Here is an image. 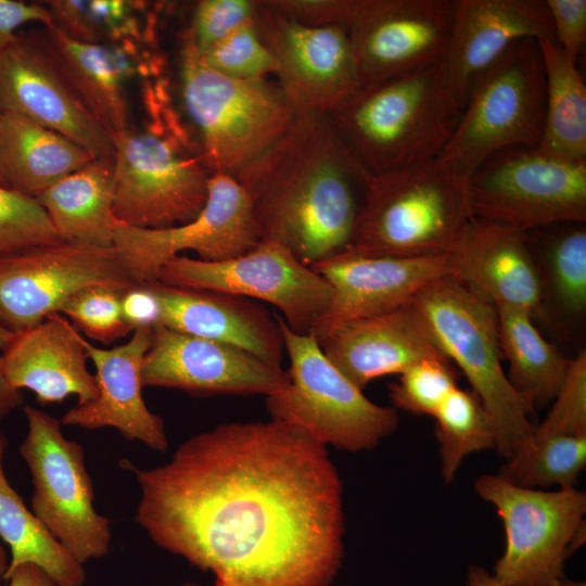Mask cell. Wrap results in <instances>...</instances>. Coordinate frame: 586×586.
<instances>
[{
    "mask_svg": "<svg viewBox=\"0 0 586 586\" xmlns=\"http://www.w3.org/2000/svg\"><path fill=\"white\" fill-rule=\"evenodd\" d=\"M139 282L114 246L56 241L0 255V326L12 333L60 313L90 286L125 291Z\"/></svg>",
    "mask_w": 586,
    "mask_h": 586,
    "instance_id": "14",
    "label": "cell"
},
{
    "mask_svg": "<svg viewBox=\"0 0 586 586\" xmlns=\"http://www.w3.org/2000/svg\"><path fill=\"white\" fill-rule=\"evenodd\" d=\"M2 579L9 582L8 586H58L42 569L31 563L18 565Z\"/></svg>",
    "mask_w": 586,
    "mask_h": 586,
    "instance_id": "47",
    "label": "cell"
},
{
    "mask_svg": "<svg viewBox=\"0 0 586 586\" xmlns=\"http://www.w3.org/2000/svg\"><path fill=\"white\" fill-rule=\"evenodd\" d=\"M454 13L455 0H364L348 30L361 86L442 63Z\"/></svg>",
    "mask_w": 586,
    "mask_h": 586,
    "instance_id": "17",
    "label": "cell"
},
{
    "mask_svg": "<svg viewBox=\"0 0 586 586\" xmlns=\"http://www.w3.org/2000/svg\"><path fill=\"white\" fill-rule=\"evenodd\" d=\"M122 313L131 331L161 326L162 309L151 282L136 284L120 293Z\"/></svg>",
    "mask_w": 586,
    "mask_h": 586,
    "instance_id": "45",
    "label": "cell"
},
{
    "mask_svg": "<svg viewBox=\"0 0 586 586\" xmlns=\"http://www.w3.org/2000/svg\"><path fill=\"white\" fill-rule=\"evenodd\" d=\"M575 222L555 235L548 246V265L556 298L569 313L586 308V230Z\"/></svg>",
    "mask_w": 586,
    "mask_h": 586,
    "instance_id": "37",
    "label": "cell"
},
{
    "mask_svg": "<svg viewBox=\"0 0 586 586\" xmlns=\"http://www.w3.org/2000/svg\"><path fill=\"white\" fill-rule=\"evenodd\" d=\"M23 411L27 434L18 450L33 479V513L80 564L104 557L111 521L94 509L82 446L67 440L48 412L28 405Z\"/></svg>",
    "mask_w": 586,
    "mask_h": 586,
    "instance_id": "11",
    "label": "cell"
},
{
    "mask_svg": "<svg viewBox=\"0 0 586 586\" xmlns=\"http://www.w3.org/2000/svg\"><path fill=\"white\" fill-rule=\"evenodd\" d=\"M151 283L161 304V326L229 344L281 366L284 343L278 319L256 301L157 280Z\"/></svg>",
    "mask_w": 586,
    "mask_h": 586,
    "instance_id": "26",
    "label": "cell"
},
{
    "mask_svg": "<svg viewBox=\"0 0 586 586\" xmlns=\"http://www.w3.org/2000/svg\"><path fill=\"white\" fill-rule=\"evenodd\" d=\"M546 77L545 120L536 146L570 161H586V86L556 42L537 40Z\"/></svg>",
    "mask_w": 586,
    "mask_h": 586,
    "instance_id": "31",
    "label": "cell"
},
{
    "mask_svg": "<svg viewBox=\"0 0 586 586\" xmlns=\"http://www.w3.org/2000/svg\"><path fill=\"white\" fill-rule=\"evenodd\" d=\"M9 555L5 545L0 540V578L3 577L9 566Z\"/></svg>",
    "mask_w": 586,
    "mask_h": 586,
    "instance_id": "50",
    "label": "cell"
},
{
    "mask_svg": "<svg viewBox=\"0 0 586 586\" xmlns=\"http://www.w3.org/2000/svg\"><path fill=\"white\" fill-rule=\"evenodd\" d=\"M545 104L546 77L538 41H517L473 80L458 125L438 157L471 178L501 150L536 148Z\"/></svg>",
    "mask_w": 586,
    "mask_h": 586,
    "instance_id": "8",
    "label": "cell"
},
{
    "mask_svg": "<svg viewBox=\"0 0 586 586\" xmlns=\"http://www.w3.org/2000/svg\"><path fill=\"white\" fill-rule=\"evenodd\" d=\"M433 418L440 444L442 474L454 479L463 458L483 449H496L493 421L473 391L454 388L440 405Z\"/></svg>",
    "mask_w": 586,
    "mask_h": 586,
    "instance_id": "34",
    "label": "cell"
},
{
    "mask_svg": "<svg viewBox=\"0 0 586 586\" xmlns=\"http://www.w3.org/2000/svg\"><path fill=\"white\" fill-rule=\"evenodd\" d=\"M474 488L502 520L506 548L494 568L500 586H584L565 578L563 562L581 533L586 496L575 487L555 492L519 486L499 474Z\"/></svg>",
    "mask_w": 586,
    "mask_h": 586,
    "instance_id": "10",
    "label": "cell"
},
{
    "mask_svg": "<svg viewBox=\"0 0 586 586\" xmlns=\"http://www.w3.org/2000/svg\"><path fill=\"white\" fill-rule=\"evenodd\" d=\"M555 403L532 436L586 435V353L570 359Z\"/></svg>",
    "mask_w": 586,
    "mask_h": 586,
    "instance_id": "41",
    "label": "cell"
},
{
    "mask_svg": "<svg viewBox=\"0 0 586 586\" xmlns=\"http://www.w3.org/2000/svg\"><path fill=\"white\" fill-rule=\"evenodd\" d=\"M469 181L440 157L369 175L346 250L385 257L453 254L474 218Z\"/></svg>",
    "mask_w": 586,
    "mask_h": 586,
    "instance_id": "4",
    "label": "cell"
},
{
    "mask_svg": "<svg viewBox=\"0 0 586 586\" xmlns=\"http://www.w3.org/2000/svg\"><path fill=\"white\" fill-rule=\"evenodd\" d=\"M319 345L360 390L377 378L400 374L422 359L445 356L412 303L343 323L321 339Z\"/></svg>",
    "mask_w": 586,
    "mask_h": 586,
    "instance_id": "27",
    "label": "cell"
},
{
    "mask_svg": "<svg viewBox=\"0 0 586 586\" xmlns=\"http://www.w3.org/2000/svg\"><path fill=\"white\" fill-rule=\"evenodd\" d=\"M457 279L497 306L543 311V279L528 232L473 218L451 254Z\"/></svg>",
    "mask_w": 586,
    "mask_h": 586,
    "instance_id": "25",
    "label": "cell"
},
{
    "mask_svg": "<svg viewBox=\"0 0 586 586\" xmlns=\"http://www.w3.org/2000/svg\"><path fill=\"white\" fill-rule=\"evenodd\" d=\"M52 25L74 41L105 44L154 34L148 2L137 0H51L43 2Z\"/></svg>",
    "mask_w": 586,
    "mask_h": 586,
    "instance_id": "33",
    "label": "cell"
},
{
    "mask_svg": "<svg viewBox=\"0 0 586 586\" xmlns=\"http://www.w3.org/2000/svg\"><path fill=\"white\" fill-rule=\"evenodd\" d=\"M0 109L71 139L114 162L112 135L84 105L34 30L18 31L0 53Z\"/></svg>",
    "mask_w": 586,
    "mask_h": 586,
    "instance_id": "18",
    "label": "cell"
},
{
    "mask_svg": "<svg viewBox=\"0 0 586 586\" xmlns=\"http://www.w3.org/2000/svg\"><path fill=\"white\" fill-rule=\"evenodd\" d=\"M256 1L201 0L196 3L189 27L192 41L203 54L235 29L255 20Z\"/></svg>",
    "mask_w": 586,
    "mask_h": 586,
    "instance_id": "42",
    "label": "cell"
},
{
    "mask_svg": "<svg viewBox=\"0 0 586 586\" xmlns=\"http://www.w3.org/2000/svg\"><path fill=\"white\" fill-rule=\"evenodd\" d=\"M22 404L21 391L11 387L4 378L0 355V419L22 406Z\"/></svg>",
    "mask_w": 586,
    "mask_h": 586,
    "instance_id": "48",
    "label": "cell"
},
{
    "mask_svg": "<svg viewBox=\"0 0 586 586\" xmlns=\"http://www.w3.org/2000/svg\"><path fill=\"white\" fill-rule=\"evenodd\" d=\"M31 22L42 26L52 25L50 12L43 2L0 0V53L15 40L18 28Z\"/></svg>",
    "mask_w": 586,
    "mask_h": 586,
    "instance_id": "46",
    "label": "cell"
},
{
    "mask_svg": "<svg viewBox=\"0 0 586 586\" xmlns=\"http://www.w3.org/2000/svg\"><path fill=\"white\" fill-rule=\"evenodd\" d=\"M139 484L135 520L214 586H329L344 555L343 488L327 446L270 419L184 441Z\"/></svg>",
    "mask_w": 586,
    "mask_h": 586,
    "instance_id": "1",
    "label": "cell"
},
{
    "mask_svg": "<svg viewBox=\"0 0 586 586\" xmlns=\"http://www.w3.org/2000/svg\"><path fill=\"white\" fill-rule=\"evenodd\" d=\"M114 192L113 161L94 158L35 199L61 240L111 247L117 224Z\"/></svg>",
    "mask_w": 586,
    "mask_h": 586,
    "instance_id": "29",
    "label": "cell"
},
{
    "mask_svg": "<svg viewBox=\"0 0 586 586\" xmlns=\"http://www.w3.org/2000/svg\"><path fill=\"white\" fill-rule=\"evenodd\" d=\"M7 448L8 440L0 432V540L10 550L4 575L18 565L31 563L42 569L58 586H84V565L46 530L9 483L2 466Z\"/></svg>",
    "mask_w": 586,
    "mask_h": 586,
    "instance_id": "30",
    "label": "cell"
},
{
    "mask_svg": "<svg viewBox=\"0 0 586 586\" xmlns=\"http://www.w3.org/2000/svg\"><path fill=\"white\" fill-rule=\"evenodd\" d=\"M290 384L266 396L270 419L296 425L324 446L341 450L372 449L397 426L395 408L368 399L323 354L310 332L292 331L281 316Z\"/></svg>",
    "mask_w": 586,
    "mask_h": 586,
    "instance_id": "9",
    "label": "cell"
},
{
    "mask_svg": "<svg viewBox=\"0 0 586 586\" xmlns=\"http://www.w3.org/2000/svg\"><path fill=\"white\" fill-rule=\"evenodd\" d=\"M183 586H199V585L191 584V583H187V584H184Z\"/></svg>",
    "mask_w": 586,
    "mask_h": 586,
    "instance_id": "53",
    "label": "cell"
},
{
    "mask_svg": "<svg viewBox=\"0 0 586 586\" xmlns=\"http://www.w3.org/2000/svg\"><path fill=\"white\" fill-rule=\"evenodd\" d=\"M142 383L194 395L269 396L286 388L290 377L242 348L158 326L144 356Z\"/></svg>",
    "mask_w": 586,
    "mask_h": 586,
    "instance_id": "19",
    "label": "cell"
},
{
    "mask_svg": "<svg viewBox=\"0 0 586 586\" xmlns=\"http://www.w3.org/2000/svg\"><path fill=\"white\" fill-rule=\"evenodd\" d=\"M180 82L209 174L235 177L293 125L297 114L279 86L226 76L201 59L189 30L182 37Z\"/></svg>",
    "mask_w": 586,
    "mask_h": 586,
    "instance_id": "7",
    "label": "cell"
},
{
    "mask_svg": "<svg viewBox=\"0 0 586 586\" xmlns=\"http://www.w3.org/2000/svg\"><path fill=\"white\" fill-rule=\"evenodd\" d=\"M499 346L509 362L507 377L534 407L555 398L566 375V359L538 332L533 317L513 306H497Z\"/></svg>",
    "mask_w": 586,
    "mask_h": 586,
    "instance_id": "32",
    "label": "cell"
},
{
    "mask_svg": "<svg viewBox=\"0 0 586 586\" xmlns=\"http://www.w3.org/2000/svg\"><path fill=\"white\" fill-rule=\"evenodd\" d=\"M412 304L437 347L471 383L493 421L496 450L509 459L532 437L534 405L504 373L496 307L454 276L431 282Z\"/></svg>",
    "mask_w": 586,
    "mask_h": 586,
    "instance_id": "6",
    "label": "cell"
},
{
    "mask_svg": "<svg viewBox=\"0 0 586 586\" xmlns=\"http://www.w3.org/2000/svg\"><path fill=\"white\" fill-rule=\"evenodd\" d=\"M85 340L60 313L13 333L0 354L7 382L17 391L34 392L41 405L62 403L73 394L77 405L93 400L98 385L87 368Z\"/></svg>",
    "mask_w": 586,
    "mask_h": 586,
    "instance_id": "24",
    "label": "cell"
},
{
    "mask_svg": "<svg viewBox=\"0 0 586 586\" xmlns=\"http://www.w3.org/2000/svg\"><path fill=\"white\" fill-rule=\"evenodd\" d=\"M1 116H2V112H1V109H0V124H1ZM0 186H1V187H4V183H3V180H2L1 174H0ZM4 188H5V187H4Z\"/></svg>",
    "mask_w": 586,
    "mask_h": 586,
    "instance_id": "52",
    "label": "cell"
},
{
    "mask_svg": "<svg viewBox=\"0 0 586 586\" xmlns=\"http://www.w3.org/2000/svg\"><path fill=\"white\" fill-rule=\"evenodd\" d=\"M459 374L445 356L422 359L399 374L390 385V397L396 408L413 415L435 413L456 388Z\"/></svg>",
    "mask_w": 586,
    "mask_h": 586,
    "instance_id": "36",
    "label": "cell"
},
{
    "mask_svg": "<svg viewBox=\"0 0 586 586\" xmlns=\"http://www.w3.org/2000/svg\"><path fill=\"white\" fill-rule=\"evenodd\" d=\"M283 14L306 25L336 27L348 33L364 0H267Z\"/></svg>",
    "mask_w": 586,
    "mask_h": 586,
    "instance_id": "43",
    "label": "cell"
},
{
    "mask_svg": "<svg viewBox=\"0 0 586 586\" xmlns=\"http://www.w3.org/2000/svg\"><path fill=\"white\" fill-rule=\"evenodd\" d=\"M157 281L269 303L300 334L313 331L332 300V289L323 277L270 239H260L250 251L225 260L176 256L161 268Z\"/></svg>",
    "mask_w": 586,
    "mask_h": 586,
    "instance_id": "13",
    "label": "cell"
},
{
    "mask_svg": "<svg viewBox=\"0 0 586 586\" xmlns=\"http://www.w3.org/2000/svg\"><path fill=\"white\" fill-rule=\"evenodd\" d=\"M60 240L36 199L0 186V255Z\"/></svg>",
    "mask_w": 586,
    "mask_h": 586,
    "instance_id": "40",
    "label": "cell"
},
{
    "mask_svg": "<svg viewBox=\"0 0 586 586\" xmlns=\"http://www.w3.org/2000/svg\"><path fill=\"white\" fill-rule=\"evenodd\" d=\"M462 109L443 61L360 86L328 116L357 162L377 175L437 158Z\"/></svg>",
    "mask_w": 586,
    "mask_h": 586,
    "instance_id": "3",
    "label": "cell"
},
{
    "mask_svg": "<svg viewBox=\"0 0 586 586\" xmlns=\"http://www.w3.org/2000/svg\"><path fill=\"white\" fill-rule=\"evenodd\" d=\"M151 341L150 329L133 330L126 343L109 349L85 340L88 358L95 368L98 396L66 411L61 423L88 430L113 428L128 441L165 453L168 442L164 421L148 408L142 396V367Z\"/></svg>",
    "mask_w": 586,
    "mask_h": 586,
    "instance_id": "22",
    "label": "cell"
},
{
    "mask_svg": "<svg viewBox=\"0 0 586 586\" xmlns=\"http://www.w3.org/2000/svg\"><path fill=\"white\" fill-rule=\"evenodd\" d=\"M35 34L74 92L112 137L127 130L128 86L153 82L161 69L154 34L105 44L72 40L53 25Z\"/></svg>",
    "mask_w": 586,
    "mask_h": 586,
    "instance_id": "20",
    "label": "cell"
},
{
    "mask_svg": "<svg viewBox=\"0 0 586 586\" xmlns=\"http://www.w3.org/2000/svg\"><path fill=\"white\" fill-rule=\"evenodd\" d=\"M369 175L328 115L307 114L234 178L260 239L314 267L349 246Z\"/></svg>",
    "mask_w": 586,
    "mask_h": 586,
    "instance_id": "2",
    "label": "cell"
},
{
    "mask_svg": "<svg viewBox=\"0 0 586 586\" xmlns=\"http://www.w3.org/2000/svg\"><path fill=\"white\" fill-rule=\"evenodd\" d=\"M211 68L232 78L266 79L278 65L262 40L255 20L245 23L208 51L200 54Z\"/></svg>",
    "mask_w": 586,
    "mask_h": 586,
    "instance_id": "38",
    "label": "cell"
},
{
    "mask_svg": "<svg viewBox=\"0 0 586 586\" xmlns=\"http://www.w3.org/2000/svg\"><path fill=\"white\" fill-rule=\"evenodd\" d=\"M120 291L90 286L76 293L61 308L77 330L103 344H111L131 332L123 317Z\"/></svg>",
    "mask_w": 586,
    "mask_h": 586,
    "instance_id": "39",
    "label": "cell"
},
{
    "mask_svg": "<svg viewBox=\"0 0 586 586\" xmlns=\"http://www.w3.org/2000/svg\"><path fill=\"white\" fill-rule=\"evenodd\" d=\"M474 218L532 231L586 220V161L514 146L487 158L471 176Z\"/></svg>",
    "mask_w": 586,
    "mask_h": 586,
    "instance_id": "12",
    "label": "cell"
},
{
    "mask_svg": "<svg viewBox=\"0 0 586 586\" xmlns=\"http://www.w3.org/2000/svg\"><path fill=\"white\" fill-rule=\"evenodd\" d=\"M260 241L250 199L229 175L213 174L208 198L191 221L174 227L144 229L118 222L113 246L139 282L157 280L161 268L183 251H192L202 260L216 262L239 256Z\"/></svg>",
    "mask_w": 586,
    "mask_h": 586,
    "instance_id": "15",
    "label": "cell"
},
{
    "mask_svg": "<svg viewBox=\"0 0 586 586\" xmlns=\"http://www.w3.org/2000/svg\"><path fill=\"white\" fill-rule=\"evenodd\" d=\"M13 333L0 326V352H2L12 339Z\"/></svg>",
    "mask_w": 586,
    "mask_h": 586,
    "instance_id": "51",
    "label": "cell"
},
{
    "mask_svg": "<svg viewBox=\"0 0 586 586\" xmlns=\"http://www.w3.org/2000/svg\"><path fill=\"white\" fill-rule=\"evenodd\" d=\"M95 157L71 139L12 113L0 124V174L4 187L29 198Z\"/></svg>",
    "mask_w": 586,
    "mask_h": 586,
    "instance_id": "28",
    "label": "cell"
},
{
    "mask_svg": "<svg viewBox=\"0 0 586 586\" xmlns=\"http://www.w3.org/2000/svg\"><path fill=\"white\" fill-rule=\"evenodd\" d=\"M527 38L556 42L546 0H455L444 64L463 105L473 80Z\"/></svg>",
    "mask_w": 586,
    "mask_h": 586,
    "instance_id": "23",
    "label": "cell"
},
{
    "mask_svg": "<svg viewBox=\"0 0 586 586\" xmlns=\"http://www.w3.org/2000/svg\"><path fill=\"white\" fill-rule=\"evenodd\" d=\"M311 268L332 289L330 306L311 331L318 342L343 323L409 305L431 282L455 275L451 254L385 257L345 250Z\"/></svg>",
    "mask_w": 586,
    "mask_h": 586,
    "instance_id": "21",
    "label": "cell"
},
{
    "mask_svg": "<svg viewBox=\"0 0 586 586\" xmlns=\"http://www.w3.org/2000/svg\"><path fill=\"white\" fill-rule=\"evenodd\" d=\"M556 43L576 64L586 42V0H546Z\"/></svg>",
    "mask_w": 586,
    "mask_h": 586,
    "instance_id": "44",
    "label": "cell"
},
{
    "mask_svg": "<svg viewBox=\"0 0 586 586\" xmlns=\"http://www.w3.org/2000/svg\"><path fill=\"white\" fill-rule=\"evenodd\" d=\"M166 100V93L144 97V127L130 126L113 137V211L127 226L160 229L187 224L208 198L212 175L200 146L190 142Z\"/></svg>",
    "mask_w": 586,
    "mask_h": 586,
    "instance_id": "5",
    "label": "cell"
},
{
    "mask_svg": "<svg viewBox=\"0 0 586 586\" xmlns=\"http://www.w3.org/2000/svg\"><path fill=\"white\" fill-rule=\"evenodd\" d=\"M467 586H500L494 575L480 566L472 565L468 572Z\"/></svg>",
    "mask_w": 586,
    "mask_h": 586,
    "instance_id": "49",
    "label": "cell"
},
{
    "mask_svg": "<svg viewBox=\"0 0 586 586\" xmlns=\"http://www.w3.org/2000/svg\"><path fill=\"white\" fill-rule=\"evenodd\" d=\"M586 463V435L532 436L499 475L519 486L574 487Z\"/></svg>",
    "mask_w": 586,
    "mask_h": 586,
    "instance_id": "35",
    "label": "cell"
},
{
    "mask_svg": "<svg viewBox=\"0 0 586 586\" xmlns=\"http://www.w3.org/2000/svg\"><path fill=\"white\" fill-rule=\"evenodd\" d=\"M255 24L297 115H329L361 86L346 30L303 24L268 1H256Z\"/></svg>",
    "mask_w": 586,
    "mask_h": 586,
    "instance_id": "16",
    "label": "cell"
}]
</instances>
